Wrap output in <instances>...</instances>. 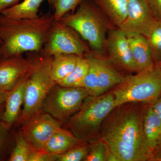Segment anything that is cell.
Segmentation results:
<instances>
[{"instance_id": "cell-36", "label": "cell", "mask_w": 161, "mask_h": 161, "mask_svg": "<svg viewBox=\"0 0 161 161\" xmlns=\"http://www.w3.org/2000/svg\"><path fill=\"white\" fill-rule=\"evenodd\" d=\"M1 43V40H0V43Z\"/></svg>"}, {"instance_id": "cell-5", "label": "cell", "mask_w": 161, "mask_h": 161, "mask_svg": "<svg viewBox=\"0 0 161 161\" xmlns=\"http://www.w3.org/2000/svg\"><path fill=\"white\" fill-rule=\"evenodd\" d=\"M59 21L77 32L92 51L103 53L108 31L112 28L111 23L92 0H83L75 12Z\"/></svg>"}, {"instance_id": "cell-16", "label": "cell", "mask_w": 161, "mask_h": 161, "mask_svg": "<svg viewBox=\"0 0 161 161\" xmlns=\"http://www.w3.org/2000/svg\"><path fill=\"white\" fill-rule=\"evenodd\" d=\"M110 23L119 28L127 13L129 0H92Z\"/></svg>"}, {"instance_id": "cell-8", "label": "cell", "mask_w": 161, "mask_h": 161, "mask_svg": "<svg viewBox=\"0 0 161 161\" xmlns=\"http://www.w3.org/2000/svg\"><path fill=\"white\" fill-rule=\"evenodd\" d=\"M78 33L70 26L55 21L41 52L49 57L60 54L84 57L91 51Z\"/></svg>"}, {"instance_id": "cell-24", "label": "cell", "mask_w": 161, "mask_h": 161, "mask_svg": "<svg viewBox=\"0 0 161 161\" xmlns=\"http://www.w3.org/2000/svg\"><path fill=\"white\" fill-rule=\"evenodd\" d=\"M89 151L85 161H108L110 151L108 146L98 137L89 142Z\"/></svg>"}, {"instance_id": "cell-17", "label": "cell", "mask_w": 161, "mask_h": 161, "mask_svg": "<svg viewBox=\"0 0 161 161\" xmlns=\"http://www.w3.org/2000/svg\"><path fill=\"white\" fill-rule=\"evenodd\" d=\"M82 142L76 138L69 130L61 127L51 137L41 151L59 155Z\"/></svg>"}, {"instance_id": "cell-15", "label": "cell", "mask_w": 161, "mask_h": 161, "mask_svg": "<svg viewBox=\"0 0 161 161\" xmlns=\"http://www.w3.org/2000/svg\"><path fill=\"white\" fill-rule=\"evenodd\" d=\"M138 72L154 65L151 49L145 36L136 33L125 34Z\"/></svg>"}, {"instance_id": "cell-10", "label": "cell", "mask_w": 161, "mask_h": 161, "mask_svg": "<svg viewBox=\"0 0 161 161\" xmlns=\"http://www.w3.org/2000/svg\"><path fill=\"white\" fill-rule=\"evenodd\" d=\"M63 125L48 113L42 112L22 124L21 131L33 150L41 151Z\"/></svg>"}, {"instance_id": "cell-22", "label": "cell", "mask_w": 161, "mask_h": 161, "mask_svg": "<svg viewBox=\"0 0 161 161\" xmlns=\"http://www.w3.org/2000/svg\"><path fill=\"white\" fill-rule=\"evenodd\" d=\"M145 36L150 45L154 63L161 61V20L156 19Z\"/></svg>"}, {"instance_id": "cell-21", "label": "cell", "mask_w": 161, "mask_h": 161, "mask_svg": "<svg viewBox=\"0 0 161 161\" xmlns=\"http://www.w3.org/2000/svg\"><path fill=\"white\" fill-rule=\"evenodd\" d=\"M89 64L85 57H80L73 71L67 77L57 83L68 87H83L84 81L87 74Z\"/></svg>"}, {"instance_id": "cell-30", "label": "cell", "mask_w": 161, "mask_h": 161, "mask_svg": "<svg viewBox=\"0 0 161 161\" xmlns=\"http://www.w3.org/2000/svg\"><path fill=\"white\" fill-rule=\"evenodd\" d=\"M21 0H0V14L5 9L19 3Z\"/></svg>"}, {"instance_id": "cell-23", "label": "cell", "mask_w": 161, "mask_h": 161, "mask_svg": "<svg viewBox=\"0 0 161 161\" xmlns=\"http://www.w3.org/2000/svg\"><path fill=\"white\" fill-rule=\"evenodd\" d=\"M32 149L21 131L15 136V142L9 158L10 161H28Z\"/></svg>"}, {"instance_id": "cell-3", "label": "cell", "mask_w": 161, "mask_h": 161, "mask_svg": "<svg viewBox=\"0 0 161 161\" xmlns=\"http://www.w3.org/2000/svg\"><path fill=\"white\" fill-rule=\"evenodd\" d=\"M115 107L112 92L98 96L89 95L64 127L78 139L90 142L99 137L103 123Z\"/></svg>"}, {"instance_id": "cell-27", "label": "cell", "mask_w": 161, "mask_h": 161, "mask_svg": "<svg viewBox=\"0 0 161 161\" xmlns=\"http://www.w3.org/2000/svg\"><path fill=\"white\" fill-rule=\"evenodd\" d=\"M9 129L0 122V161L3 160L8 150L9 140Z\"/></svg>"}, {"instance_id": "cell-26", "label": "cell", "mask_w": 161, "mask_h": 161, "mask_svg": "<svg viewBox=\"0 0 161 161\" xmlns=\"http://www.w3.org/2000/svg\"><path fill=\"white\" fill-rule=\"evenodd\" d=\"M89 151V145L86 142H81L71 149L58 155V161H84Z\"/></svg>"}, {"instance_id": "cell-31", "label": "cell", "mask_w": 161, "mask_h": 161, "mask_svg": "<svg viewBox=\"0 0 161 161\" xmlns=\"http://www.w3.org/2000/svg\"><path fill=\"white\" fill-rule=\"evenodd\" d=\"M153 109L161 120V96L152 104Z\"/></svg>"}, {"instance_id": "cell-18", "label": "cell", "mask_w": 161, "mask_h": 161, "mask_svg": "<svg viewBox=\"0 0 161 161\" xmlns=\"http://www.w3.org/2000/svg\"><path fill=\"white\" fill-rule=\"evenodd\" d=\"M143 130L147 145L153 154L161 140V120L152 106L145 110Z\"/></svg>"}, {"instance_id": "cell-28", "label": "cell", "mask_w": 161, "mask_h": 161, "mask_svg": "<svg viewBox=\"0 0 161 161\" xmlns=\"http://www.w3.org/2000/svg\"><path fill=\"white\" fill-rule=\"evenodd\" d=\"M58 155L47 153L43 151L32 150L28 161H57Z\"/></svg>"}, {"instance_id": "cell-12", "label": "cell", "mask_w": 161, "mask_h": 161, "mask_svg": "<svg viewBox=\"0 0 161 161\" xmlns=\"http://www.w3.org/2000/svg\"><path fill=\"white\" fill-rule=\"evenodd\" d=\"M156 18L148 0H129L126 16L119 28L125 34L144 36Z\"/></svg>"}, {"instance_id": "cell-2", "label": "cell", "mask_w": 161, "mask_h": 161, "mask_svg": "<svg viewBox=\"0 0 161 161\" xmlns=\"http://www.w3.org/2000/svg\"><path fill=\"white\" fill-rule=\"evenodd\" d=\"M50 12L34 19H13L0 14V58L43 49L54 22Z\"/></svg>"}, {"instance_id": "cell-33", "label": "cell", "mask_w": 161, "mask_h": 161, "mask_svg": "<svg viewBox=\"0 0 161 161\" xmlns=\"http://www.w3.org/2000/svg\"><path fill=\"white\" fill-rule=\"evenodd\" d=\"M155 152L156 153V156L157 157V158L161 159V140L159 144L158 147H157L156 150L154 151V153ZM154 153H153V154H154Z\"/></svg>"}, {"instance_id": "cell-25", "label": "cell", "mask_w": 161, "mask_h": 161, "mask_svg": "<svg viewBox=\"0 0 161 161\" xmlns=\"http://www.w3.org/2000/svg\"><path fill=\"white\" fill-rule=\"evenodd\" d=\"M83 0H51L55 21H59L64 15L75 11Z\"/></svg>"}, {"instance_id": "cell-1", "label": "cell", "mask_w": 161, "mask_h": 161, "mask_svg": "<svg viewBox=\"0 0 161 161\" xmlns=\"http://www.w3.org/2000/svg\"><path fill=\"white\" fill-rule=\"evenodd\" d=\"M142 104L116 106L104 120L98 137L108 146V161H145L153 158L144 135Z\"/></svg>"}, {"instance_id": "cell-20", "label": "cell", "mask_w": 161, "mask_h": 161, "mask_svg": "<svg viewBox=\"0 0 161 161\" xmlns=\"http://www.w3.org/2000/svg\"><path fill=\"white\" fill-rule=\"evenodd\" d=\"M73 54H60L52 57L51 75L56 83L63 80L75 68L79 58Z\"/></svg>"}, {"instance_id": "cell-13", "label": "cell", "mask_w": 161, "mask_h": 161, "mask_svg": "<svg viewBox=\"0 0 161 161\" xmlns=\"http://www.w3.org/2000/svg\"><path fill=\"white\" fill-rule=\"evenodd\" d=\"M31 63L30 53L26 58L17 54L0 58V87L11 91L29 72Z\"/></svg>"}, {"instance_id": "cell-35", "label": "cell", "mask_w": 161, "mask_h": 161, "mask_svg": "<svg viewBox=\"0 0 161 161\" xmlns=\"http://www.w3.org/2000/svg\"><path fill=\"white\" fill-rule=\"evenodd\" d=\"M157 69L158 71L159 74L161 76V61L160 62H158V63L154 64Z\"/></svg>"}, {"instance_id": "cell-29", "label": "cell", "mask_w": 161, "mask_h": 161, "mask_svg": "<svg viewBox=\"0 0 161 161\" xmlns=\"http://www.w3.org/2000/svg\"><path fill=\"white\" fill-rule=\"evenodd\" d=\"M149 5L156 17L161 20V0H148Z\"/></svg>"}, {"instance_id": "cell-11", "label": "cell", "mask_w": 161, "mask_h": 161, "mask_svg": "<svg viewBox=\"0 0 161 161\" xmlns=\"http://www.w3.org/2000/svg\"><path fill=\"white\" fill-rule=\"evenodd\" d=\"M105 51L109 60L117 68L130 75L138 73L126 36L119 28H112L108 31Z\"/></svg>"}, {"instance_id": "cell-6", "label": "cell", "mask_w": 161, "mask_h": 161, "mask_svg": "<svg viewBox=\"0 0 161 161\" xmlns=\"http://www.w3.org/2000/svg\"><path fill=\"white\" fill-rule=\"evenodd\" d=\"M115 107L129 103L153 104L161 96V76L155 64L125 76L112 91Z\"/></svg>"}, {"instance_id": "cell-9", "label": "cell", "mask_w": 161, "mask_h": 161, "mask_svg": "<svg viewBox=\"0 0 161 161\" xmlns=\"http://www.w3.org/2000/svg\"><path fill=\"white\" fill-rule=\"evenodd\" d=\"M89 64L92 79L96 84V95L107 93L123 81L125 75L102 54L92 50L84 56Z\"/></svg>"}, {"instance_id": "cell-19", "label": "cell", "mask_w": 161, "mask_h": 161, "mask_svg": "<svg viewBox=\"0 0 161 161\" xmlns=\"http://www.w3.org/2000/svg\"><path fill=\"white\" fill-rule=\"evenodd\" d=\"M51 5V0H23L2 12V14L13 19H34L38 14L40 5L44 1Z\"/></svg>"}, {"instance_id": "cell-32", "label": "cell", "mask_w": 161, "mask_h": 161, "mask_svg": "<svg viewBox=\"0 0 161 161\" xmlns=\"http://www.w3.org/2000/svg\"><path fill=\"white\" fill-rule=\"evenodd\" d=\"M8 93L0 87V105L5 104Z\"/></svg>"}, {"instance_id": "cell-7", "label": "cell", "mask_w": 161, "mask_h": 161, "mask_svg": "<svg viewBox=\"0 0 161 161\" xmlns=\"http://www.w3.org/2000/svg\"><path fill=\"white\" fill-rule=\"evenodd\" d=\"M89 95L84 88L68 87L56 84L45 98L42 111L63 124L78 112Z\"/></svg>"}, {"instance_id": "cell-14", "label": "cell", "mask_w": 161, "mask_h": 161, "mask_svg": "<svg viewBox=\"0 0 161 161\" xmlns=\"http://www.w3.org/2000/svg\"><path fill=\"white\" fill-rule=\"evenodd\" d=\"M29 71L18 84L9 92L7 95L1 123L9 130L18 122L19 118L22 111L21 107L24 103Z\"/></svg>"}, {"instance_id": "cell-4", "label": "cell", "mask_w": 161, "mask_h": 161, "mask_svg": "<svg viewBox=\"0 0 161 161\" xmlns=\"http://www.w3.org/2000/svg\"><path fill=\"white\" fill-rule=\"evenodd\" d=\"M32 63L27 78L23 108L18 123L23 124L43 112V103L56 82L52 78V57L42 52L29 53Z\"/></svg>"}, {"instance_id": "cell-34", "label": "cell", "mask_w": 161, "mask_h": 161, "mask_svg": "<svg viewBox=\"0 0 161 161\" xmlns=\"http://www.w3.org/2000/svg\"><path fill=\"white\" fill-rule=\"evenodd\" d=\"M4 109H5V105H0V122H1L2 120V118H3Z\"/></svg>"}]
</instances>
